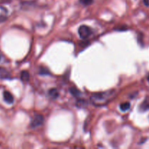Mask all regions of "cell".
Wrapping results in <instances>:
<instances>
[{
  "instance_id": "obj_1",
  "label": "cell",
  "mask_w": 149,
  "mask_h": 149,
  "mask_svg": "<svg viewBox=\"0 0 149 149\" xmlns=\"http://www.w3.org/2000/svg\"><path fill=\"white\" fill-rule=\"evenodd\" d=\"M114 90H110L104 93H95L91 96V100L96 106H101L107 103L114 96Z\"/></svg>"
},
{
  "instance_id": "obj_2",
  "label": "cell",
  "mask_w": 149,
  "mask_h": 149,
  "mask_svg": "<svg viewBox=\"0 0 149 149\" xmlns=\"http://www.w3.org/2000/svg\"><path fill=\"white\" fill-rule=\"evenodd\" d=\"M44 116L41 114H34L31 120V127L32 128H36L41 126L44 123Z\"/></svg>"
},
{
  "instance_id": "obj_3",
  "label": "cell",
  "mask_w": 149,
  "mask_h": 149,
  "mask_svg": "<svg viewBox=\"0 0 149 149\" xmlns=\"http://www.w3.org/2000/svg\"><path fill=\"white\" fill-rule=\"evenodd\" d=\"M78 33L81 39H86L91 35L92 30L89 26H85V25H82V26H81L79 28Z\"/></svg>"
},
{
  "instance_id": "obj_4",
  "label": "cell",
  "mask_w": 149,
  "mask_h": 149,
  "mask_svg": "<svg viewBox=\"0 0 149 149\" xmlns=\"http://www.w3.org/2000/svg\"><path fill=\"white\" fill-rule=\"evenodd\" d=\"M8 17V10L3 6L0 5V22L5 21Z\"/></svg>"
},
{
  "instance_id": "obj_5",
  "label": "cell",
  "mask_w": 149,
  "mask_h": 149,
  "mask_svg": "<svg viewBox=\"0 0 149 149\" xmlns=\"http://www.w3.org/2000/svg\"><path fill=\"white\" fill-rule=\"evenodd\" d=\"M3 97H4V100H5L6 103L10 104V103H13L14 102V97L10 92L4 91L3 93Z\"/></svg>"
},
{
  "instance_id": "obj_6",
  "label": "cell",
  "mask_w": 149,
  "mask_h": 149,
  "mask_svg": "<svg viewBox=\"0 0 149 149\" xmlns=\"http://www.w3.org/2000/svg\"><path fill=\"white\" fill-rule=\"evenodd\" d=\"M10 78V73L6 68L0 67V79H7Z\"/></svg>"
},
{
  "instance_id": "obj_7",
  "label": "cell",
  "mask_w": 149,
  "mask_h": 149,
  "mask_svg": "<svg viewBox=\"0 0 149 149\" xmlns=\"http://www.w3.org/2000/svg\"><path fill=\"white\" fill-rule=\"evenodd\" d=\"M140 110L141 111H146L149 110V96L146 97L145 100L141 103L140 106Z\"/></svg>"
},
{
  "instance_id": "obj_8",
  "label": "cell",
  "mask_w": 149,
  "mask_h": 149,
  "mask_svg": "<svg viewBox=\"0 0 149 149\" xmlns=\"http://www.w3.org/2000/svg\"><path fill=\"white\" fill-rule=\"evenodd\" d=\"M49 95L52 98L57 99L59 97V92L58 90L55 88H52L49 90Z\"/></svg>"
},
{
  "instance_id": "obj_9",
  "label": "cell",
  "mask_w": 149,
  "mask_h": 149,
  "mask_svg": "<svg viewBox=\"0 0 149 149\" xmlns=\"http://www.w3.org/2000/svg\"><path fill=\"white\" fill-rule=\"evenodd\" d=\"M20 79L23 81H28L29 80V73L26 71H23L20 74Z\"/></svg>"
},
{
  "instance_id": "obj_10",
  "label": "cell",
  "mask_w": 149,
  "mask_h": 149,
  "mask_svg": "<svg viewBox=\"0 0 149 149\" xmlns=\"http://www.w3.org/2000/svg\"><path fill=\"white\" fill-rule=\"evenodd\" d=\"M130 109V103L128 102H125V103H122L120 105V109L122 111H127Z\"/></svg>"
},
{
  "instance_id": "obj_11",
  "label": "cell",
  "mask_w": 149,
  "mask_h": 149,
  "mask_svg": "<svg viewBox=\"0 0 149 149\" xmlns=\"http://www.w3.org/2000/svg\"><path fill=\"white\" fill-rule=\"evenodd\" d=\"M69 91H70V93H71L73 95L75 96V97L79 96L80 94H81V93H80L79 90L78 89L76 88V87H71L69 90Z\"/></svg>"
},
{
  "instance_id": "obj_12",
  "label": "cell",
  "mask_w": 149,
  "mask_h": 149,
  "mask_svg": "<svg viewBox=\"0 0 149 149\" xmlns=\"http://www.w3.org/2000/svg\"><path fill=\"white\" fill-rule=\"evenodd\" d=\"M39 74L40 75H49L50 73H49V70L46 68H41L40 71H39Z\"/></svg>"
},
{
  "instance_id": "obj_13",
  "label": "cell",
  "mask_w": 149,
  "mask_h": 149,
  "mask_svg": "<svg viewBox=\"0 0 149 149\" xmlns=\"http://www.w3.org/2000/svg\"><path fill=\"white\" fill-rule=\"evenodd\" d=\"M79 2L84 6H88L93 4V0H79Z\"/></svg>"
},
{
  "instance_id": "obj_14",
  "label": "cell",
  "mask_w": 149,
  "mask_h": 149,
  "mask_svg": "<svg viewBox=\"0 0 149 149\" xmlns=\"http://www.w3.org/2000/svg\"><path fill=\"white\" fill-rule=\"evenodd\" d=\"M143 2L145 4V5L149 6V0H143Z\"/></svg>"
},
{
  "instance_id": "obj_15",
  "label": "cell",
  "mask_w": 149,
  "mask_h": 149,
  "mask_svg": "<svg viewBox=\"0 0 149 149\" xmlns=\"http://www.w3.org/2000/svg\"><path fill=\"white\" fill-rule=\"evenodd\" d=\"M2 1H10V0H2Z\"/></svg>"
},
{
  "instance_id": "obj_16",
  "label": "cell",
  "mask_w": 149,
  "mask_h": 149,
  "mask_svg": "<svg viewBox=\"0 0 149 149\" xmlns=\"http://www.w3.org/2000/svg\"><path fill=\"white\" fill-rule=\"evenodd\" d=\"M148 81H149V75L148 76Z\"/></svg>"
},
{
  "instance_id": "obj_17",
  "label": "cell",
  "mask_w": 149,
  "mask_h": 149,
  "mask_svg": "<svg viewBox=\"0 0 149 149\" xmlns=\"http://www.w3.org/2000/svg\"><path fill=\"white\" fill-rule=\"evenodd\" d=\"M1 55H0V61H1Z\"/></svg>"
}]
</instances>
